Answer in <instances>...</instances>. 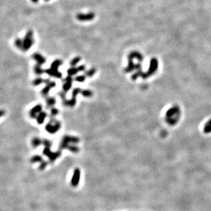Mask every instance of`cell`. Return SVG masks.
Instances as JSON below:
<instances>
[{
	"mask_svg": "<svg viewBox=\"0 0 211 211\" xmlns=\"http://www.w3.org/2000/svg\"><path fill=\"white\" fill-rule=\"evenodd\" d=\"M80 142V139L76 136L64 135L61 139L59 144V150H62L64 149H67L69 146L71 144H77Z\"/></svg>",
	"mask_w": 211,
	"mask_h": 211,
	"instance_id": "obj_1",
	"label": "cell"
},
{
	"mask_svg": "<svg viewBox=\"0 0 211 211\" xmlns=\"http://www.w3.org/2000/svg\"><path fill=\"white\" fill-rule=\"evenodd\" d=\"M61 128V123L55 118H50V121L45 125V130L50 134H55Z\"/></svg>",
	"mask_w": 211,
	"mask_h": 211,
	"instance_id": "obj_2",
	"label": "cell"
},
{
	"mask_svg": "<svg viewBox=\"0 0 211 211\" xmlns=\"http://www.w3.org/2000/svg\"><path fill=\"white\" fill-rule=\"evenodd\" d=\"M34 40L33 38V31L32 30L28 31L23 39L22 50L27 51V50H29L34 44Z\"/></svg>",
	"mask_w": 211,
	"mask_h": 211,
	"instance_id": "obj_3",
	"label": "cell"
},
{
	"mask_svg": "<svg viewBox=\"0 0 211 211\" xmlns=\"http://www.w3.org/2000/svg\"><path fill=\"white\" fill-rule=\"evenodd\" d=\"M42 154L49 158V161L50 163H53L56 160H57L61 156L62 152H61L60 150H59L56 152H52L50 151V148L45 147L42 151Z\"/></svg>",
	"mask_w": 211,
	"mask_h": 211,
	"instance_id": "obj_4",
	"label": "cell"
},
{
	"mask_svg": "<svg viewBox=\"0 0 211 211\" xmlns=\"http://www.w3.org/2000/svg\"><path fill=\"white\" fill-rule=\"evenodd\" d=\"M81 172L79 168H76L74 170V173L71 179V184L73 187H76L79 184L80 179H81Z\"/></svg>",
	"mask_w": 211,
	"mask_h": 211,
	"instance_id": "obj_5",
	"label": "cell"
},
{
	"mask_svg": "<svg viewBox=\"0 0 211 211\" xmlns=\"http://www.w3.org/2000/svg\"><path fill=\"white\" fill-rule=\"evenodd\" d=\"M86 70V66L84 64H82L78 67L76 66H71L67 71V74L69 76H73L75 75L80 72H85Z\"/></svg>",
	"mask_w": 211,
	"mask_h": 211,
	"instance_id": "obj_6",
	"label": "cell"
},
{
	"mask_svg": "<svg viewBox=\"0 0 211 211\" xmlns=\"http://www.w3.org/2000/svg\"><path fill=\"white\" fill-rule=\"evenodd\" d=\"M74 81V79L72 78V76L69 75L66 76V77L63 80V84L62 85L63 91L67 93V92L71 89V88H72V82Z\"/></svg>",
	"mask_w": 211,
	"mask_h": 211,
	"instance_id": "obj_7",
	"label": "cell"
},
{
	"mask_svg": "<svg viewBox=\"0 0 211 211\" xmlns=\"http://www.w3.org/2000/svg\"><path fill=\"white\" fill-rule=\"evenodd\" d=\"M95 17V13L90 12L87 14H78L76 15V18L80 21H89L93 20Z\"/></svg>",
	"mask_w": 211,
	"mask_h": 211,
	"instance_id": "obj_8",
	"label": "cell"
},
{
	"mask_svg": "<svg viewBox=\"0 0 211 211\" xmlns=\"http://www.w3.org/2000/svg\"><path fill=\"white\" fill-rule=\"evenodd\" d=\"M56 86V83L54 81H50L48 84H46L45 86L43 88V89L41 90V94L43 96L47 97L50 91L52 89L55 88Z\"/></svg>",
	"mask_w": 211,
	"mask_h": 211,
	"instance_id": "obj_9",
	"label": "cell"
},
{
	"mask_svg": "<svg viewBox=\"0 0 211 211\" xmlns=\"http://www.w3.org/2000/svg\"><path fill=\"white\" fill-rule=\"evenodd\" d=\"M42 110V106L40 104H36L29 111V116L32 118H36L38 114L41 113Z\"/></svg>",
	"mask_w": 211,
	"mask_h": 211,
	"instance_id": "obj_10",
	"label": "cell"
},
{
	"mask_svg": "<svg viewBox=\"0 0 211 211\" xmlns=\"http://www.w3.org/2000/svg\"><path fill=\"white\" fill-rule=\"evenodd\" d=\"M45 73H46L49 76L52 77L57 78V79H61L62 77V74L59 72V71H55L52 69L51 68L45 70Z\"/></svg>",
	"mask_w": 211,
	"mask_h": 211,
	"instance_id": "obj_11",
	"label": "cell"
},
{
	"mask_svg": "<svg viewBox=\"0 0 211 211\" xmlns=\"http://www.w3.org/2000/svg\"><path fill=\"white\" fill-rule=\"evenodd\" d=\"M32 58L36 61L37 64H40V65H42L46 62V58L39 53H34L33 54Z\"/></svg>",
	"mask_w": 211,
	"mask_h": 211,
	"instance_id": "obj_12",
	"label": "cell"
},
{
	"mask_svg": "<svg viewBox=\"0 0 211 211\" xmlns=\"http://www.w3.org/2000/svg\"><path fill=\"white\" fill-rule=\"evenodd\" d=\"M47 116H48V114H47L46 111H42L41 113H39L36 118V121H37V123L38 124H42L44 123L45 120L47 117Z\"/></svg>",
	"mask_w": 211,
	"mask_h": 211,
	"instance_id": "obj_13",
	"label": "cell"
},
{
	"mask_svg": "<svg viewBox=\"0 0 211 211\" xmlns=\"http://www.w3.org/2000/svg\"><path fill=\"white\" fill-rule=\"evenodd\" d=\"M56 103V100L54 97H47L46 98V106L48 109L53 107Z\"/></svg>",
	"mask_w": 211,
	"mask_h": 211,
	"instance_id": "obj_14",
	"label": "cell"
},
{
	"mask_svg": "<svg viewBox=\"0 0 211 211\" xmlns=\"http://www.w3.org/2000/svg\"><path fill=\"white\" fill-rule=\"evenodd\" d=\"M63 64L62 60H60V59H56L53 61V62L51 64H50V67L52 69L55 70V71H58L59 67H60V66H62Z\"/></svg>",
	"mask_w": 211,
	"mask_h": 211,
	"instance_id": "obj_15",
	"label": "cell"
},
{
	"mask_svg": "<svg viewBox=\"0 0 211 211\" xmlns=\"http://www.w3.org/2000/svg\"><path fill=\"white\" fill-rule=\"evenodd\" d=\"M42 144V140L38 137L33 138L31 141V145L34 148H38Z\"/></svg>",
	"mask_w": 211,
	"mask_h": 211,
	"instance_id": "obj_16",
	"label": "cell"
},
{
	"mask_svg": "<svg viewBox=\"0 0 211 211\" xmlns=\"http://www.w3.org/2000/svg\"><path fill=\"white\" fill-rule=\"evenodd\" d=\"M34 71L36 75L40 76L42 75L43 73H45V70H43L41 67V65L38 64H36L34 67Z\"/></svg>",
	"mask_w": 211,
	"mask_h": 211,
	"instance_id": "obj_17",
	"label": "cell"
},
{
	"mask_svg": "<svg viewBox=\"0 0 211 211\" xmlns=\"http://www.w3.org/2000/svg\"><path fill=\"white\" fill-rule=\"evenodd\" d=\"M43 161L42 157L39 156V155H35L31 157L30 161L31 163H42Z\"/></svg>",
	"mask_w": 211,
	"mask_h": 211,
	"instance_id": "obj_18",
	"label": "cell"
},
{
	"mask_svg": "<svg viewBox=\"0 0 211 211\" xmlns=\"http://www.w3.org/2000/svg\"><path fill=\"white\" fill-rule=\"evenodd\" d=\"M45 83V79H43V78L38 77L35 79L34 81H32V84L35 86H38L41 85L42 83Z\"/></svg>",
	"mask_w": 211,
	"mask_h": 211,
	"instance_id": "obj_19",
	"label": "cell"
},
{
	"mask_svg": "<svg viewBox=\"0 0 211 211\" xmlns=\"http://www.w3.org/2000/svg\"><path fill=\"white\" fill-rule=\"evenodd\" d=\"M96 72V69L95 68L93 67V68H91V69H90L89 70H88V71H85V75L86 77L91 78L92 77V76H93L94 75H95Z\"/></svg>",
	"mask_w": 211,
	"mask_h": 211,
	"instance_id": "obj_20",
	"label": "cell"
},
{
	"mask_svg": "<svg viewBox=\"0 0 211 211\" xmlns=\"http://www.w3.org/2000/svg\"><path fill=\"white\" fill-rule=\"evenodd\" d=\"M81 93L83 97H90L93 96V92L89 89L82 90Z\"/></svg>",
	"mask_w": 211,
	"mask_h": 211,
	"instance_id": "obj_21",
	"label": "cell"
},
{
	"mask_svg": "<svg viewBox=\"0 0 211 211\" xmlns=\"http://www.w3.org/2000/svg\"><path fill=\"white\" fill-rule=\"evenodd\" d=\"M68 150L73 153H77L79 151V148L76 144H71L67 149Z\"/></svg>",
	"mask_w": 211,
	"mask_h": 211,
	"instance_id": "obj_22",
	"label": "cell"
},
{
	"mask_svg": "<svg viewBox=\"0 0 211 211\" xmlns=\"http://www.w3.org/2000/svg\"><path fill=\"white\" fill-rule=\"evenodd\" d=\"M59 110L56 107H52L50 108V118H55L57 114H59Z\"/></svg>",
	"mask_w": 211,
	"mask_h": 211,
	"instance_id": "obj_23",
	"label": "cell"
},
{
	"mask_svg": "<svg viewBox=\"0 0 211 211\" xmlns=\"http://www.w3.org/2000/svg\"><path fill=\"white\" fill-rule=\"evenodd\" d=\"M86 76H85V75H78L74 78V81L77 82L82 83V82H84L85 81V80H86Z\"/></svg>",
	"mask_w": 211,
	"mask_h": 211,
	"instance_id": "obj_24",
	"label": "cell"
},
{
	"mask_svg": "<svg viewBox=\"0 0 211 211\" xmlns=\"http://www.w3.org/2000/svg\"><path fill=\"white\" fill-rule=\"evenodd\" d=\"M81 60V57L80 56H76L75 57L74 59H72V60L70 62V65L71 66H76L78 63L80 62V61Z\"/></svg>",
	"mask_w": 211,
	"mask_h": 211,
	"instance_id": "obj_25",
	"label": "cell"
},
{
	"mask_svg": "<svg viewBox=\"0 0 211 211\" xmlns=\"http://www.w3.org/2000/svg\"><path fill=\"white\" fill-rule=\"evenodd\" d=\"M15 45L17 48L22 50V48H23V40L20 39V38H17L15 41Z\"/></svg>",
	"mask_w": 211,
	"mask_h": 211,
	"instance_id": "obj_26",
	"label": "cell"
},
{
	"mask_svg": "<svg viewBox=\"0 0 211 211\" xmlns=\"http://www.w3.org/2000/svg\"><path fill=\"white\" fill-rule=\"evenodd\" d=\"M81 89L79 88H76L74 89L72 92V97L76 99V97H77L78 94L81 93Z\"/></svg>",
	"mask_w": 211,
	"mask_h": 211,
	"instance_id": "obj_27",
	"label": "cell"
},
{
	"mask_svg": "<svg viewBox=\"0 0 211 211\" xmlns=\"http://www.w3.org/2000/svg\"><path fill=\"white\" fill-rule=\"evenodd\" d=\"M42 144L45 147L51 148L52 146V142L48 139H44L42 140Z\"/></svg>",
	"mask_w": 211,
	"mask_h": 211,
	"instance_id": "obj_28",
	"label": "cell"
},
{
	"mask_svg": "<svg viewBox=\"0 0 211 211\" xmlns=\"http://www.w3.org/2000/svg\"><path fill=\"white\" fill-rule=\"evenodd\" d=\"M48 164V163L47 161H43L42 163H41V164L39 165V170L40 171H43L44 170L45 168L47 167V165Z\"/></svg>",
	"mask_w": 211,
	"mask_h": 211,
	"instance_id": "obj_29",
	"label": "cell"
},
{
	"mask_svg": "<svg viewBox=\"0 0 211 211\" xmlns=\"http://www.w3.org/2000/svg\"><path fill=\"white\" fill-rule=\"evenodd\" d=\"M58 96L59 97H60V98L62 99V101L65 100L66 99V92H64V91H62V92H58Z\"/></svg>",
	"mask_w": 211,
	"mask_h": 211,
	"instance_id": "obj_30",
	"label": "cell"
},
{
	"mask_svg": "<svg viewBox=\"0 0 211 211\" xmlns=\"http://www.w3.org/2000/svg\"><path fill=\"white\" fill-rule=\"evenodd\" d=\"M4 114H5V111L4 110H2L1 111V116L3 117V116H4Z\"/></svg>",
	"mask_w": 211,
	"mask_h": 211,
	"instance_id": "obj_31",
	"label": "cell"
},
{
	"mask_svg": "<svg viewBox=\"0 0 211 211\" xmlns=\"http://www.w3.org/2000/svg\"><path fill=\"white\" fill-rule=\"evenodd\" d=\"M31 1H32L33 3H37L38 1H39V0H31Z\"/></svg>",
	"mask_w": 211,
	"mask_h": 211,
	"instance_id": "obj_32",
	"label": "cell"
},
{
	"mask_svg": "<svg viewBox=\"0 0 211 211\" xmlns=\"http://www.w3.org/2000/svg\"><path fill=\"white\" fill-rule=\"evenodd\" d=\"M45 1H49V0H45Z\"/></svg>",
	"mask_w": 211,
	"mask_h": 211,
	"instance_id": "obj_33",
	"label": "cell"
}]
</instances>
